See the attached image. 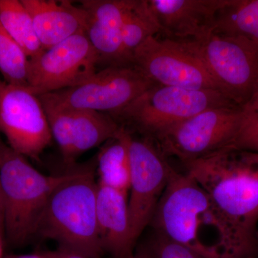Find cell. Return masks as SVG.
<instances>
[{
    "instance_id": "cell-26",
    "label": "cell",
    "mask_w": 258,
    "mask_h": 258,
    "mask_svg": "<svg viewBox=\"0 0 258 258\" xmlns=\"http://www.w3.org/2000/svg\"><path fill=\"white\" fill-rule=\"evenodd\" d=\"M3 258H48L47 252L25 254H10Z\"/></svg>"
},
{
    "instance_id": "cell-7",
    "label": "cell",
    "mask_w": 258,
    "mask_h": 258,
    "mask_svg": "<svg viewBox=\"0 0 258 258\" xmlns=\"http://www.w3.org/2000/svg\"><path fill=\"white\" fill-rule=\"evenodd\" d=\"M133 64L102 69L86 82L38 96L45 109H83L112 117L155 86Z\"/></svg>"
},
{
    "instance_id": "cell-23",
    "label": "cell",
    "mask_w": 258,
    "mask_h": 258,
    "mask_svg": "<svg viewBox=\"0 0 258 258\" xmlns=\"http://www.w3.org/2000/svg\"><path fill=\"white\" fill-rule=\"evenodd\" d=\"M242 110V125L235 148L258 153V91Z\"/></svg>"
},
{
    "instance_id": "cell-19",
    "label": "cell",
    "mask_w": 258,
    "mask_h": 258,
    "mask_svg": "<svg viewBox=\"0 0 258 258\" xmlns=\"http://www.w3.org/2000/svg\"><path fill=\"white\" fill-rule=\"evenodd\" d=\"M0 24L29 59L36 57L44 50L31 16L21 0H0Z\"/></svg>"
},
{
    "instance_id": "cell-2",
    "label": "cell",
    "mask_w": 258,
    "mask_h": 258,
    "mask_svg": "<svg viewBox=\"0 0 258 258\" xmlns=\"http://www.w3.org/2000/svg\"><path fill=\"white\" fill-rule=\"evenodd\" d=\"M150 225L157 235L202 258H238L230 232L208 194L186 173L176 171Z\"/></svg>"
},
{
    "instance_id": "cell-13",
    "label": "cell",
    "mask_w": 258,
    "mask_h": 258,
    "mask_svg": "<svg viewBox=\"0 0 258 258\" xmlns=\"http://www.w3.org/2000/svg\"><path fill=\"white\" fill-rule=\"evenodd\" d=\"M45 109V108H44ZM52 139L64 164L71 166L78 157L106 143L121 128L107 113L83 109H45Z\"/></svg>"
},
{
    "instance_id": "cell-17",
    "label": "cell",
    "mask_w": 258,
    "mask_h": 258,
    "mask_svg": "<svg viewBox=\"0 0 258 258\" xmlns=\"http://www.w3.org/2000/svg\"><path fill=\"white\" fill-rule=\"evenodd\" d=\"M128 194L98 184L97 223L102 249L115 258L134 253L131 238Z\"/></svg>"
},
{
    "instance_id": "cell-11",
    "label": "cell",
    "mask_w": 258,
    "mask_h": 258,
    "mask_svg": "<svg viewBox=\"0 0 258 258\" xmlns=\"http://www.w3.org/2000/svg\"><path fill=\"white\" fill-rule=\"evenodd\" d=\"M0 132L8 146L38 161L52 141L50 125L39 97L25 86L0 79Z\"/></svg>"
},
{
    "instance_id": "cell-20",
    "label": "cell",
    "mask_w": 258,
    "mask_h": 258,
    "mask_svg": "<svg viewBox=\"0 0 258 258\" xmlns=\"http://www.w3.org/2000/svg\"><path fill=\"white\" fill-rule=\"evenodd\" d=\"M213 32L237 35L258 43V0H226Z\"/></svg>"
},
{
    "instance_id": "cell-22",
    "label": "cell",
    "mask_w": 258,
    "mask_h": 258,
    "mask_svg": "<svg viewBox=\"0 0 258 258\" xmlns=\"http://www.w3.org/2000/svg\"><path fill=\"white\" fill-rule=\"evenodd\" d=\"M29 58L0 24V74L9 84L28 87Z\"/></svg>"
},
{
    "instance_id": "cell-6",
    "label": "cell",
    "mask_w": 258,
    "mask_h": 258,
    "mask_svg": "<svg viewBox=\"0 0 258 258\" xmlns=\"http://www.w3.org/2000/svg\"><path fill=\"white\" fill-rule=\"evenodd\" d=\"M237 106L217 90H189L155 85L113 118L125 128L154 139L205 110ZM239 107V106H237Z\"/></svg>"
},
{
    "instance_id": "cell-28",
    "label": "cell",
    "mask_w": 258,
    "mask_h": 258,
    "mask_svg": "<svg viewBox=\"0 0 258 258\" xmlns=\"http://www.w3.org/2000/svg\"><path fill=\"white\" fill-rule=\"evenodd\" d=\"M3 233V204H2L1 189H0V234Z\"/></svg>"
},
{
    "instance_id": "cell-15",
    "label": "cell",
    "mask_w": 258,
    "mask_h": 258,
    "mask_svg": "<svg viewBox=\"0 0 258 258\" xmlns=\"http://www.w3.org/2000/svg\"><path fill=\"white\" fill-rule=\"evenodd\" d=\"M134 3V0L80 1L87 13L85 35L98 53L103 69L127 64L122 53V29Z\"/></svg>"
},
{
    "instance_id": "cell-27",
    "label": "cell",
    "mask_w": 258,
    "mask_h": 258,
    "mask_svg": "<svg viewBox=\"0 0 258 258\" xmlns=\"http://www.w3.org/2000/svg\"><path fill=\"white\" fill-rule=\"evenodd\" d=\"M128 258H154L150 250L141 249L138 252L133 253Z\"/></svg>"
},
{
    "instance_id": "cell-10",
    "label": "cell",
    "mask_w": 258,
    "mask_h": 258,
    "mask_svg": "<svg viewBox=\"0 0 258 258\" xmlns=\"http://www.w3.org/2000/svg\"><path fill=\"white\" fill-rule=\"evenodd\" d=\"M99 57L79 32L29 59L28 89L37 96L86 82L96 74Z\"/></svg>"
},
{
    "instance_id": "cell-1",
    "label": "cell",
    "mask_w": 258,
    "mask_h": 258,
    "mask_svg": "<svg viewBox=\"0 0 258 258\" xmlns=\"http://www.w3.org/2000/svg\"><path fill=\"white\" fill-rule=\"evenodd\" d=\"M208 194L238 258H258V153L237 148L183 164Z\"/></svg>"
},
{
    "instance_id": "cell-12",
    "label": "cell",
    "mask_w": 258,
    "mask_h": 258,
    "mask_svg": "<svg viewBox=\"0 0 258 258\" xmlns=\"http://www.w3.org/2000/svg\"><path fill=\"white\" fill-rule=\"evenodd\" d=\"M132 64L157 85L219 91L200 59L179 42L159 35L135 50Z\"/></svg>"
},
{
    "instance_id": "cell-18",
    "label": "cell",
    "mask_w": 258,
    "mask_h": 258,
    "mask_svg": "<svg viewBox=\"0 0 258 258\" xmlns=\"http://www.w3.org/2000/svg\"><path fill=\"white\" fill-rule=\"evenodd\" d=\"M130 137V131L121 125L118 134L103 144L96 154L98 184L128 193L131 175Z\"/></svg>"
},
{
    "instance_id": "cell-21",
    "label": "cell",
    "mask_w": 258,
    "mask_h": 258,
    "mask_svg": "<svg viewBox=\"0 0 258 258\" xmlns=\"http://www.w3.org/2000/svg\"><path fill=\"white\" fill-rule=\"evenodd\" d=\"M160 34V28L148 0H134L122 29V53L127 64H132L135 50L145 40Z\"/></svg>"
},
{
    "instance_id": "cell-24",
    "label": "cell",
    "mask_w": 258,
    "mask_h": 258,
    "mask_svg": "<svg viewBox=\"0 0 258 258\" xmlns=\"http://www.w3.org/2000/svg\"><path fill=\"white\" fill-rule=\"evenodd\" d=\"M150 251L154 258H202L182 246L158 235Z\"/></svg>"
},
{
    "instance_id": "cell-14",
    "label": "cell",
    "mask_w": 258,
    "mask_h": 258,
    "mask_svg": "<svg viewBox=\"0 0 258 258\" xmlns=\"http://www.w3.org/2000/svg\"><path fill=\"white\" fill-rule=\"evenodd\" d=\"M160 28L174 40H197L213 32L217 13L226 0H148Z\"/></svg>"
},
{
    "instance_id": "cell-8",
    "label": "cell",
    "mask_w": 258,
    "mask_h": 258,
    "mask_svg": "<svg viewBox=\"0 0 258 258\" xmlns=\"http://www.w3.org/2000/svg\"><path fill=\"white\" fill-rule=\"evenodd\" d=\"M242 121L240 107H217L194 115L153 139L166 157H175L184 164L235 148Z\"/></svg>"
},
{
    "instance_id": "cell-9",
    "label": "cell",
    "mask_w": 258,
    "mask_h": 258,
    "mask_svg": "<svg viewBox=\"0 0 258 258\" xmlns=\"http://www.w3.org/2000/svg\"><path fill=\"white\" fill-rule=\"evenodd\" d=\"M129 157V225L131 238L135 245L150 225L158 204L176 171L154 139L142 135L136 137L132 132Z\"/></svg>"
},
{
    "instance_id": "cell-16",
    "label": "cell",
    "mask_w": 258,
    "mask_h": 258,
    "mask_svg": "<svg viewBox=\"0 0 258 258\" xmlns=\"http://www.w3.org/2000/svg\"><path fill=\"white\" fill-rule=\"evenodd\" d=\"M31 16L42 49L47 50L60 42L84 32L87 13L82 6L68 0H21Z\"/></svg>"
},
{
    "instance_id": "cell-4",
    "label": "cell",
    "mask_w": 258,
    "mask_h": 258,
    "mask_svg": "<svg viewBox=\"0 0 258 258\" xmlns=\"http://www.w3.org/2000/svg\"><path fill=\"white\" fill-rule=\"evenodd\" d=\"M78 166L68 172L46 175L26 157L0 142V189L3 232L10 244L23 245L35 235L37 220L52 192L72 179Z\"/></svg>"
},
{
    "instance_id": "cell-25",
    "label": "cell",
    "mask_w": 258,
    "mask_h": 258,
    "mask_svg": "<svg viewBox=\"0 0 258 258\" xmlns=\"http://www.w3.org/2000/svg\"><path fill=\"white\" fill-rule=\"evenodd\" d=\"M48 258H91L79 252L60 248L53 252H47Z\"/></svg>"
},
{
    "instance_id": "cell-30",
    "label": "cell",
    "mask_w": 258,
    "mask_h": 258,
    "mask_svg": "<svg viewBox=\"0 0 258 258\" xmlns=\"http://www.w3.org/2000/svg\"><path fill=\"white\" fill-rule=\"evenodd\" d=\"M245 258H257V257H245Z\"/></svg>"
},
{
    "instance_id": "cell-3",
    "label": "cell",
    "mask_w": 258,
    "mask_h": 258,
    "mask_svg": "<svg viewBox=\"0 0 258 258\" xmlns=\"http://www.w3.org/2000/svg\"><path fill=\"white\" fill-rule=\"evenodd\" d=\"M96 156L78 166L76 175L52 192L37 220L35 235L55 240L60 248L100 258L97 223Z\"/></svg>"
},
{
    "instance_id": "cell-5",
    "label": "cell",
    "mask_w": 258,
    "mask_h": 258,
    "mask_svg": "<svg viewBox=\"0 0 258 258\" xmlns=\"http://www.w3.org/2000/svg\"><path fill=\"white\" fill-rule=\"evenodd\" d=\"M176 41L200 59L219 91L236 106H245L258 91L257 42L217 32Z\"/></svg>"
},
{
    "instance_id": "cell-29",
    "label": "cell",
    "mask_w": 258,
    "mask_h": 258,
    "mask_svg": "<svg viewBox=\"0 0 258 258\" xmlns=\"http://www.w3.org/2000/svg\"><path fill=\"white\" fill-rule=\"evenodd\" d=\"M3 242H2V235L0 234V258H3Z\"/></svg>"
}]
</instances>
